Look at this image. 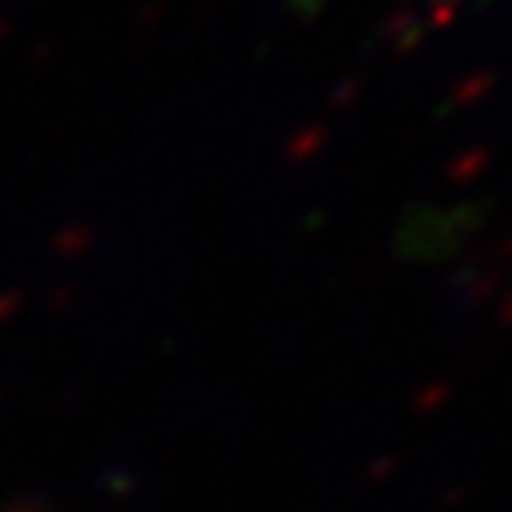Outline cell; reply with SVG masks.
Segmentation results:
<instances>
[{"instance_id":"obj_1","label":"cell","mask_w":512,"mask_h":512,"mask_svg":"<svg viewBox=\"0 0 512 512\" xmlns=\"http://www.w3.org/2000/svg\"><path fill=\"white\" fill-rule=\"evenodd\" d=\"M0 512H52V508H39V504H13V508H0Z\"/></svg>"}]
</instances>
